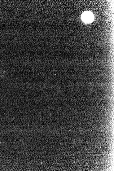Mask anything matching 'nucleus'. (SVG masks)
Masks as SVG:
<instances>
[{
	"label": "nucleus",
	"instance_id": "f257e3e1",
	"mask_svg": "<svg viewBox=\"0 0 114 171\" xmlns=\"http://www.w3.org/2000/svg\"><path fill=\"white\" fill-rule=\"evenodd\" d=\"M82 21L86 23H91L94 19V16L93 13L90 11H86L82 15Z\"/></svg>",
	"mask_w": 114,
	"mask_h": 171
}]
</instances>
